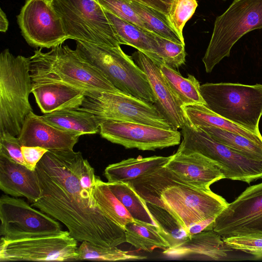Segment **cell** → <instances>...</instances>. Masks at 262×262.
Wrapping results in <instances>:
<instances>
[{
	"mask_svg": "<svg viewBox=\"0 0 262 262\" xmlns=\"http://www.w3.org/2000/svg\"><path fill=\"white\" fill-rule=\"evenodd\" d=\"M84 159L81 152L73 150L45 153L35 169L41 194L31 206L62 223L78 242L117 247L126 242L125 231L82 187L80 174Z\"/></svg>",
	"mask_w": 262,
	"mask_h": 262,
	"instance_id": "1",
	"label": "cell"
},
{
	"mask_svg": "<svg viewBox=\"0 0 262 262\" xmlns=\"http://www.w3.org/2000/svg\"><path fill=\"white\" fill-rule=\"evenodd\" d=\"M32 85L62 83L87 91L121 93L77 50L59 45L48 52L41 48L30 57Z\"/></svg>",
	"mask_w": 262,
	"mask_h": 262,
	"instance_id": "2",
	"label": "cell"
},
{
	"mask_svg": "<svg viewBox=\"0 0 262 262\" xmlns=\"http://www.w3.org/2000/svg\"><path fill=\"white\" fill-rule=\"evenodd\" d=\"M31 59L14 56L8 49L0 54V134L18 136L33 109L29 101L32 83Z\"/></svg>",
	"mask_w": 262,
	"mask_h": 262,
	"instance_id": "3",
	"label": "cell"
},
{
	"mask_svg": "<svg viewBox=\"0 0 262 262\" xmlns=\"http://www.w3.org/2000/svg\"><path fill=\"white\" fill-rule=\"evenodd\" d=\"M76 50L121 93L155 103L146 74L120 46L112 48L76 41Z\"/></svg>",
	"mask_w": 262,
	"mask_h": 262,
	"instance_id": "4",
	"label": "cell"
},
{
	"mask_svg": "<svg viewBox=\"0 0 262 262\" xmlns=\"http://www.w3.org/2000/svg\"><path fill=\"white\" fill-rule=\"evenodd\" d=\"M205 106L224 119L258 135L262 116V84L206 83L200 85Z\"/></svg>",
	"mask_w": 262,
	"mask_h": 262,
	"instance_id": "5",
	"label": "cell"
},
{
	"mask_svg": "<svg viewBox=\"0 0 262 262\" xmlns=\"http://www.w3.org/2000/svg\"><path fill=\"white\" fill-rule=\"evenodd\" d=\"M68 39L115 48L121 44L98 0H48Z\"/></svg>",
	"mask_w": 262,
	"mask_h": 262,
	"instance_id": "6",
	"label": "cell"
},
{
	"mask_svg": "<svg viewBox=\"0 0 262 262\" xmlns=\"http://www.w3.org/2000/svg\"><path fill=\"white\" fill-rule=\"evenodd\" d=\"M262 29V0H233L217 16L211 37L202 59L207 73L224 57L234 44L251 31Z\"/></svg>",
	"mask_w": 262,
	"mask_h": 262,
	"instance_id": "7",
	"label": "cell"
},
{
	"mask_svg": "<svg viewBox=\"0 0 262 262\" xmlns=\"http://www.w3.org/2000/svg\"><path fill=\"white\" fill-rule=\"evenodd\" d=\"M182 142L178 149L196 152L217 162L225 179L250 184L262 179V159L242 155L213 139L199 126L194 127L186 120L181 132Z\"/></svg>",
	"mask_w": 262,
	"mask_h": 262,
	"instance_id": "8",
	"label": "cell"
},
{
	"mask_svg": "<svg viewBox=\"0 0 262 262\" xmlns=\"http://www.w3.org/2000/svg\"><path fill=\"white\" fill-rule=\"evenodd\" d=\"M76 108L92 114L100 123L111 120L174 129L154 104L122 93L85 92L80 106Z\"/></svg>",
	"mask_w": 262,
	"mask_h": 262,
	"instance_id": "9",
	"label": "cell"
},
{
	"mask_svg": "<svg viewBox=\"0 0 262 262\" xmlns=\"http://www.w3.org/2000/svg\"><path fill=\"white\" fill-rule=\"evenodd\" d=\"M0 261L76 260L77 241L69 231L0 241Z\"/></svg>",
	"mask_w": 262,
	"mask_h": 262,
	"instance_id": "10",
	"label": "cell"
},
{
	"mask_svg": "<svg viewBox=\"0 0 262 262\" xmlns=\"http://www.w3.org/2000/svg\"><path fill=\"white\" fill-rule=\"evenodd\" d=\"M164 209L187 231L193 224L216 217L228 203L210 189H199L184 184L168 186L161 194Z\"/></svg>",
	"mask_w": 262,
	"mask_h": 262,
	"instance_id": "11",
	"label": "cell"
},
{
	"mask_svg": "<svg viewBox=\"0 0 262 262\" xmlns=\"http://www.w3.org/2000/svg\"><path fill=\"white\" fill-rule=\"evenodd\" d=\"M213 230L222 238L262 234V182L228 203L215 217Z\"/></svg>",
	"mask_w": 262,
	"mask_h": 262,
	"instance_id": "12",
	"label": "cell"
},
{
	"mask_svg": "<svg viewBox=\"0 0 262 262\" xmlns=\"http://www.w3.org/2000/svg\"><path fill=\"white\" fill-rule=\"evenodd\" d=\"M17 19L22 35L33 47L52 48L68 39L48 0H26Z\"/></svg>",
	"mask_w": 262,
	"mask_h": 262,
	"instance_id": "13",
	"label": "cell"
},
{
	"mask_svg": "<svg viewBox=\"0 0 262 262\" xmlns=\"http://www.w3.org/2000/svg\"><path fill=\"white\" fill-rule=\"evenodd\" d=\"M42 212L22 199L2 195L0 235L6 239H15L60 231L59 223Z\"/></svg>",
	"mask_w": 262,
	"mask_h": 262,
	"instance_id": "14",
	"label": "cell"
},
{
	"mask_svg": "<svg viewBox=\"0 0 262 262\" xmlns=\"http://www.w3.org/2000/svg\"><path fill=\"white\" fill-rule=\"evenodd\" d=\"M99 133L103 138L112 143L126 148L142 150H155L177 145L180 143L182 136L178 130L111 120L100 123Z\"/></svg>",
	"mask_w": 262,
	"mask_h": 262,
	"instance_id": "15",
	"label": "cell"
},
{
	"mask_svg": "<svg viewBox=\"0 0 262 262\" xmlns=\"http://www.w3.org/2000/svg\"><path fill=\"white\" fill-rule=\"evenodd\" d=\"M185 185L210 189L211 184L225 179L220 165L196 152L177 151L165 166Z\"/></svg>",
	"mask_w": 262,
	"mask_h": 262,
	"instance_id": "16",
	"label": "cell"
},
{
	"mask_svg": "<svg viewBox=\"0 0 262 262\" xmlns=\"http://www.w3.org/2000/svg\"><path fill=\"white\" fill-rule=\"evenodd\" d=\"M132 58L146 74L156 98L154 104L174 130L182 128L185 122L184 112L164 78L159 67L145 54L138 50L133 54Z\"/></svg>",
	"mask_w": 262,
	"mask_h": 262,
	"instance_id": "17",
	"label": "cell"
},
{
	"mask_svg": "<svg viewBox=\"0 0 262 262\" xmlns=\"http://www.w3.org/2000/svg\"><path fill=\"white\" fill-rule=\"evenodd\" d=\"M80 136L57 128L33 112L26 117L17 136L22 146H39L49 150H73Z\"/></svg>",
	"mask_w": 262,
	"mask_h": 262,
	"instance_id": "18",
	"label": "cell"
},
{
	"mask_svg": "<svg viewBox=\"0 0 262 262\" xmlns=\"http://www.w3.org/2000/svg\"><path fill=\"white\" fill-rule=\"evenodd\" d=\"M232 250L220 234L211 230L190 235L181 244L164 250L163 254L171 258L223 260Z\"/></svg>",
	"mask_w": 262,
	"mask_h": 262,
	"instance_id": "19",
	"label": "cell"
},
{
	"mask_svg": "<svg viewBox=\"0 0 262 262\" xmlns=\"http://www.w3.org/2000/svg\"><path fill=\"white\" fill-rule=\"evenodd\" d=\"M0 189L14 197L24 196L31 203L37 201L41 194L36 171L0 155Z\"/></svg>",
	"mask_w": 262,
	"mask_h": 262,
	"instance_id": "20",
	"label": "cell"
},
{
	"mask_svg": "<svg viewBox=\"0 0 262 262\" xmlns=\"http://www.w3.org/2000/svg\"><path fill=\"white\" fill-rule=\"evenodd\" d=\"M85 93L83 90L62 83L32 85V89L36 102L43 114L79 107Z\"/></svg>",
	"mask_w": 262,
	"mask_h": 262,
	"instance_id": "21",
	"label": "cell"
},
{
	"mask_svg": "<svg viewBox=\"0 0 262 262\" xmlns=\"http://www.w3.org/2000/svg\"><path fill=\"white\" fill-rule=\"evenodd\" d=\"M104 10L121 45L136 48L150 58L159 67L164 64L158 55L159 45L154 33L147 32L105 9Z\"/></svg>",
	"mask_w": 262,
	"mask_h": 262,
	"instance_id": "22",
	"label": "cell"
},
{
	"mask_svg": "<svg viewBox=\"0 0 262 262\" xmlns=\"http://www.w3.org/2000/svg\"><path fill=\"white\" fill-rule=\"evenodd\" d=\"M171 158L154 156L128 158L108 165L104 175L108 182H128L165 166Z\"/></svg>",
	"mask_w": 262,
	"mask_h": 262,
	"instance_id": "23",
	"label": "cell"
},
{
	"mask_svg": "<svg viewBox=\"0 0 262 262\" xmlns=\"http://www.w3.org/2000/svg\"><path fill=\"white\" fill-rule=\"evenodd\" d=\"M44 120L60 129L79 136L95 134L100 131V122L91 113L77 108H66L45 114Z\"/></svg>",
	"mask_w": 262,
	"mask_h": 262,
	"instance_id": "24",
	"label": "cell"
},
{
	"mask_svg": "<svg viewBox=\"0 0 262 262\" xmlns=\"http://www.w3.org/2000/svg\"><path fill=\"white\" fill-rule=\"evenodd\" d=\"M128 182L147 203L164 209L161 199L163 191L173 185H185L165 166Z\"/></svg>",
	"mask_w": 262,
	"mask_h": 262,
	"instance_id": "25",
	"label": "cell"
},
{
	"mask_svg": "<svg viewBox=\"0 0 262 262\" xmlns=\"http://www.w3.org/2000/svg\"><path fill=\"white\" fill-rule=\"evenodd\" d=\"M185 120L194 127L213 126L243 136L262 144V136L255 134L217 115L205 105L182 106Z\"/></svg>",
	"mask_w": 262,
	"mask_h": 262,
	"instance_id": "26",
	"label": "cell"
},
{
	"mask_svg": "<svg viewBox=\"0 0 262 262\" xmlns=\"http://www.w3.org/2000/svg\"><path fill=\"white\" fill-rule=\"evenodd\" d=\"M161 72L181 106L193 104H206L200 92V84L192 75L183 77L165 64L160 67Z\"/></svg>",
	"mask_w": 262,
	"mask_h": 262,
	"instance_id": "27",
	"label": "cell"
},
{
	"mask_svg": "<svg viewBox=\"0 0 262 262\" xmlns=\"http://www.w3.org/2000/svg\"><path fill=\"white\" fill-rule=\"evenodd\" d=\"M124 229L126 242L137 249L152 252L156 248L165 250L170 247L153 224L133 219Z\"/></svg>",
	"mask_w": 262,
	"mask_h": 262,
	"instance_id": "28",
	"label": "cell"
},
{
	"mask_svg": "<svg viewBox=\"0 0 262 262\" xmlns=\"http://www.w3.org/2000/svg\"><path fill=\"white\" fill-rule=\"evenodd\" d=\"M92 196L104 214L123 229L133 218L109 188L107 183L97 176Z\"/></svg>",
	"mask_w": 262,
	"mask_h": 262,
	"instance_id": "29",
	"label": "cell"
},
{
	"mask_svg": "<svg viewBox=\"0 0 262 262\" xmlns=\"http://www.w3.org/2000/svg\"><path fill=\"white\" fill-rule=\"evenodd\" d=\"M107 183L111 190L133 219L151 224L157 227L147 207L146 202L136 192L129 183Z\"/></svg>",
	"mask_w": 262,
	"mask_h": 262,
	"instance_id": "30",
	"label": "cell"
},
{
	"mask_svg": "<svg viewBox=\"0 0 262 262\" xmlns=\"http://www.w3.org/2000/svg\"><path fill=\"white\" fill-rule=\"evenodd\" d=\"M213 139L252 159H262V144L243 136L213 126H199Z\"/></svg>",
	"mask_w": 262,
	"mask_h": 262,
	"instance_id": "31",
	"label": "cell"
},
{
	"mask_svg": "<svg viewBox=\"0 0 262 262\" xmlns=\"http://www.w3.org/2000/svg\"><path fill=\"white\" fill-rule=\"evenodd\" d=\"M128 1L152 33L185 45L184 40L175 31L166 15L142 4L132 0Z\"/></svg>",
	"mask_w": 262,
	"mask_h": 262,
	"instance_id": "32",
	"label": "cell"
},
{
	"mask_svg": "<svg viewBox=\"0 0 262 262\" xmlns=\"http://www.w3.org/2000/svg\"><path fill=\"white\" fill-rule=\"evenodd\" d=\"M146 203L159 233L169 243L170 247L181 244L189 237L187 232L168 211L156 205Z\"/></svg>",
	"mask_w": 262,
	"mask_h": 262,
	"instance_id": "33",
	"label": "cell"
},
{
	"mask_svg": "<svg viewBox=\"0 0 262 262\" xmlns=\"http://www.w3.org/2000/svg\"><path fill=\"white\" fill-rule=\"evenodd\" d=\"M76 260H94L98 261H122L145 259V256L135 255L123 251L117 247H106L83 241L78 248Z\"/></svg>",
	"mask_w": 262,
	"mask_h": 262,
	"instance_id": "34",
	"label": "cell"
},
{
	"mask_svg": "<svg viewBox=\"0 0 262 262\" xmlns=\"http://www.w3.org/2000/svg\"><path fill=\"white\" fill-rule=\"evenodd\" d=\"M154 34L159 45V56L164 64L176 70L185 63V45Z\"/></svg>",
	"mask_w": 262,
	"mask_h": 262,
	"instance_id": "35",
	"label": "cell"
},
{
	"mask_svg": "<svg viewBox=\"0 0 262 262\" xmlns=\"http://www.w3.org/2000/svg\"><path fill=\"white\" fill-rule=\"evenodd\" d=\"M197 7L196 0H173L171 6L168 18L183 40H184L183 35V28L194 13Z\"/></svg>",
	"mask_w": 262,
	"mask_h": 262,
	"instance_id": "36",
	"label": "cell"
},
{
	"mask_svg": "<svg viewBox=\"0 0 262 262\" xmlns=\"http://www.w3.org/2000/svg\"><path fill=\"white\" fill-rule=\"evenodd\" d=\"M98 1L104 9L119 18L136 25L147 32H151L132 8L128 0H98Z\"/></svg>",
	"mask_w": 262,
	"mask_h": 262,
	"instance_id": "37",
	"label": "cell"
},
{
	"mask_svg": "<svg viewBox=\"0 0 262 262\" xmlns=\"http://www.w3.org/2000/svg\"><path fill=\"white\" fill-rule=\"evenodd\" d=\"M222 238L232 250L244 252L256 258H262V234L235 236Z\"/></svg>",
	"mask_w": 262,
	"mask_h": 262,
	"instance_id": "38",
	"label": "cell"
},
{
	"mask_svg": "<svg viewBox=\"0 0 262 262\" xmlns=\"http://www.w3.org/2000/svg\"><path fill=\"white\" fill-rule=\"evenodd\" d=\"M21 146L17 136L8 133L0 134V155L26 166Z\"/></svg>",
	"mask_w": 262,
	"mask_h": 262,
	"instance_id": "39",
	"label": "cell"
},
{
	"mask_svg": "<svg viewBox=\"0 0 262 262\" xmlns=\"http://www.w3.org/2000/svg\"><path fill=\"white\" fill-rule=\"evenodd\" d=\"M21 152L26 167L35 171L37 163L48 150L39 146H21Z\"/></svg>",
	"mask_w": 262,
	"mask_h": 262,
	"instance_id": "40",
	"label": "cell"
},
{
	"mask_svg": "<svg viewBox=\"0 0 262 262\" xmlns=\"http://www.w3.org/2000/svg\"><path fill=\"white\" fill-rule=\"evenodd\" d=\"M96 177L94 169L85 159L80 174V182L82 187L91 193Z\"/></svg>",
	"mask_w": 262,
	"mask_h": 262,
	"instance_id": "41",
	"label": "cell"
},
{
	"mask_svg": "<svg viewBox=\"0 0 262 262\" xmlns=\"http://www.w3.org/2000/svg\"><path fill=\"white\" fill-rule=\"evenodd\" d=\"M152 8L168 17L173 0H132Z\"/></svg>",
	"mask_w": 262,
	"mask_h": 262,
	"instance_id": "42",
	"label": "cell"
},
{
	"mask_svg": "<svg viewBox=\"0 0 262 262\" xmlns=\"http://www.w3.org/2000/svg\"><path fill=\"white\" fill-rule=\"evenodd\" d=\"M215 217H210L190 225L187 232L189 235L195 234L204 231L213 230Z\"/></svg>",
	"mask_w": 262,
	"mask_h": 262,
	"instance_id": "43",
	"label": "cell"
},
{
	"mask_svg": "<svg viewBox=\"0 0 262 262\" xmlns=\"http://www.w3.org/2000/svg\"><path fill=\"white\" fill-rule=\"evenodd\" d=\"M9 22L5 13L1 9L0 11V31L6 32L8 28Z\"/></svg>",
	"mask_w": 262,
	"mask_h": 262,
	"instance_id": "44",
	"label": "cell"
}]
</instances>
